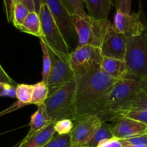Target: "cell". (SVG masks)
Masks as SVG:
<instances>
[{
	"label": "cell",
	"instance_id": "6da1fadb",
	"mask_svg": "<svg viewBox=\"0 0 147 147\" xmlns=\"http://www.w3.org/2000/svg\"><path fill=\"white\" fill-rule=\"evenodd\" d=\"M76 81L75 119L93 115L104 121L107 115L108 96L117 80L108 76L100 69L76 78Z\"/></svg>",
	"mask_w": 147,
	"mask_h": 147
},
{
	"label": "cell",
	"instance_id": "7a4b0ae2",
	"mask_svg": "<svg viewBox=\"0 0 147 147\" xmlns=\"http://www.w3.org/2000/svg\"><path fill=\"white\" fill-rule=\"evenodd\" d=\"M147 81L125 77L117 80L108 99L105 122L115 121L122 117L131 102L146 88Z\"/></svg>",
	"mask_w": 147,
	"mask_h": 147
},
{
	"label": "cell",
	"instance_id": "3957f363",
	"mask_svg": "<svg viewBox=\"0 0 147 147\" xmlns=\"http://www.w3.org/2000/svg\"><path fill=\"white\" fill-rule=\"evenodd\" d=\"M125 61V77L147 81V22L141 34L127 38Z\"/></svg>",
	"mask_w": 147,
	"mask_h": 147
},
{
	"label": "cell",
	"instance_id": "277c9868",
	"mask_svg": "<svg viewBox=\"0 0 147 147\" xmlns=\"http://www.w3.org/2000/svg\"><path fill=\"white\" fill-rule=\"evenodd\" d=\"M76 88L75 80L49 92L44 105L53 121L62 119L74 120L76 118L74 107Z\"/></svg>",
	"mask_w": 147,
	"mask_h": 147
},
{
	"label": "cell",
	"instance_id": "5b68a950",
	"mask_svg": "<svg viewBox=\"0 0 147 147\" xmlns=\"http://www.w3.org/2000/svg\"><path fill=\"white\" fill-rule=\"evenodd\" d=\"M39 17L43 32V38L40 40L44 42L47 47L62 60L69 62L71 49L46 4H42Z\"/></svg>",
	"mask_w": 147,
	"mask_h": 147
},
{
	"label": "cell",
	"instance_id": "8992f818",
	"mask_svg": "<svg viewBox=\"0 0 147 147\" xmlns=\"http://www.w3.org/2000/svg\"><path fill=\"white\" fill-rule=\"evenodd\" d=\"M72 19L77 37L76 47L92 46L99 48L105 30L110 23V20H86L77 16H72Z\"/></svg>",
	"mask_w": 147,
	"mask_h": 147
},
{
	"label": "cell",
	"instance_id": "52a82bcc",
	"mask_svg": "<svg viewBox=\"0 0 147 147\" xmlns=\"http://www.w3.org/2000/svg\"><path fill=\"white\" fill-rule=\"evenodd\" d=\"M102 56L99 47H76L69 55V63L76 78L101 69Z\"/></svg>",
	"mask_w": 147,
	"mask_h": 147
},
{
	"label": "cell",
	"instance_id": "ba28073f",
	"mask_svg": "<svg viewBox=\"0 0 147 147\" xmlns=\"http://www.w3.org/2000/svg\"><path fill=\"white\" fill-rule=\"evenodd\" d=\"M74 121L70 133L71 147H86L102 121L93 115L82 116Z\"/></svg>",
	"mask_w": 147,
	"mask_h": 147
},
{
	"label": "cell",
	"instance_id": "9c48e42d",
	"mask_svg": "<svg viewBox=\"0 0 147 147\" xmlns=\"http://www.w3.org/2000/svg\"><path fill=\"white\" fill-rule=\"evenodd\" d=\"M41 1L42 4L48 6L50 14L71 49V45L74 42L76 37L72 16L68 12L60 0H41Z\"/></svg>",
	"mask_w": 147,
	"mask_h": 147
},
{
	"label": "cell",
	"instance_id": "30bf717a",
	"mask_svg": "<svg viewBox=\"0 0 147 147\" xmlns=\"http://www.w3.org/2000/svg\"><path fill=\"white\" fill-rule=\"evenodd\" d=\"M127 38L117 31L111 22L108 24L101 42L100 50L102 57L125 60Z\"/></svg>",
	"mask_w": 147,
	"mask_h": 147
},
{
	"label": "cell",
	"instance_id": "8fae6325",
	"mask_svg": "<svg viewBox=\"0 0 147 147\" xmlns=\"http://www.w3.org/2000/svg\"><path fill=\"white\" fill-rule=\"evenodd\" d=\"M146 24V20L141 9L138 12H131L130 14L116 10L114 17V27L126 38L141 34L145 30Z\"/></svg>",
	"mask_w": 147,
	"mask_h": 147
},
{
	"label": "cell",
	"instance_id": "7c38bea8",
	"mask_svg": "<svg viewBox=\"0 0 147 147\" xmlns=\"http://www.w3.org/2000/svg\"><path fill=\"white\" fill-rule=\"evenodd\" d=\"M48 50L51 60V67L46 84L50 92L75 80L76 76L69 62L62 60L49 48Z\"/></svg>",
	"mask_w": 147,
	"mask_h": 147
},
{
	"label": "cell",
	"instance_id": "4fadbf2b",
	"mask_svg": "<svg viewBox=\"0 0 147 147\" xmlns=\"http://www.w3.org/2000/svg\"><path fill=\"white\" fill-rule=\"evenodd\" d=\"M146 131L147 126L145 124L126 116L117 119L112 126L113 136L120 140L145 134Z\"/></svg>",
	"mask_w": 147,
	"mask_h": 147
},
{
	"label": "cell",
	"instance_id": "5bb4252c",
	"mask_svg": "<svg viewBox=\"0 0 147 147\" xmlns=\"http://www.w3.org/2000/svg\"><path fill=\"white\" fill-rule=\"evenodd\" d=\"M54 123L51 122L46 128L30 135H26L18 147H43L54 136Z\"/></svg>",
	"mask_w": 147,
	"mask_h": 147
},
{
	"label": "cell",
	"instance_id": "9a60e30c",
	"mask_svg": "<svg viewBox=\"0 0 147 147\" xmlns=\"http://www.w3.org/2000/svg\"><path fill=\"white\" fill-rule=\"evenodd\" d=\"M101 70L108 76L115 80L123 78L127 75L126 63L125 60L102 57Z\"/></svg>",
	"mask_w": 147,
	"mask_h": 147
},
{
	"label": "cell",
	"instance_id": "2e32d148",
	"mask_svg": "<svg viewBox=\"0 0 147 147\" xmlns=\"http://www.w3.org/2000/svg\"><path fill=\"white\" fill-rule=\"evenodd\" d=\"M89 17L95 20H108L112 0H84Z\"/></svg>",
	"mask_w": 147,
	"mask_h": 147
},
{
	"label": "cell",
	"instance_id": "e0dca14e",
	"mask_svg": "<svg viewBox=\"0 0 147 147\" xmlns=\"http://www.w3.org/2000/svg\"><path fill=\"white\" fill-rule=\"evenodd\" d=\"M53 122L51 118L48 114L44 103L37 106V109L30 118V130L27 135L33 134L46 128L48 124Z\"/></svg>",
	"mask_w": 147,
	"mask_h": 147
},
{
	"label": "cell",
	"instance_id": "ac0fdd59",
	"mask_svg": "<svg viewBox=\"0 0 147 147\" xmlns=\"http://www.w3.org/2000/svg\"><path fill=\"white\" fill-rule=\"evenodd\" d=\"M19 30L26 34L39 37L41 40L43 38V32L39 14L35 11H30Z\"/></svg>",
	"mask_w": 147,
	"mask_h": 147
},
{
	"label": "cell",
	"instance_id": "d6986e66",
	"mask_svg": "<svg viewBox=\"0 0 147 147\" xmlns=\"http://www.w3.org/2000/svg\"><path fill=\"white\" fill-rule=\"evenodd\" d=\"M114 137L112 131V126L108 122L102 121L94 136L86 147H97L101 142Z\"/></svg>",
	"mask_w": 147,
	"mask_h": 147
},
{
	"label": "cell",
	"instance_id": "ffe728a7",
	"mask_svg": "<svg viewBox=\"0 0 147 147\" xmlns=\"http://www.w3.org/2000/svg\"><path fill=\"white\" fill-rule=\"evenodd\" d=\"M71 16H77L89 20L90 17L85 12L84 0H60Z\"/></svg>",
	"mask_w": 147,
	"mask_h": 147
},
{
	"label": "cell",
	"instance_id": "44dd1931",
	"mask_svg": "<svg viewBox=\"0 0 147 147\" xmlns=\"http://www.w3.org/2000/svg\"><path fill=\"white\" fill-rule=\"evenodd\" d=\"M33 87L31 104L39 106L44 103L49 94V88L47 84L45 82L41 81L33 85Z\"/></svg>",
	"mask_w": 147,
	"mask_h": 147
},
{
	"label": "cell",
	"instance_id": "7402d4cb",
	"mask_svg": "<svg viewBox=\"0 0 147 147\" xmlns=\"http://www.w3.org/2000/svg\"><path fill=\"white\" fill-rule=\"evenodd\" d=\"M33 88V85L24 84V83L17 85L16 98L18 100V102L24 106L31 104Z\"/></svg>",
	"mask_w": 147,
	"mask_h": 147
},
{
	"label": "cell",
	"instance_id": "603a6c76",
	"mask_svg": "<svg viewBox=\"0 0 147 147\" xmlns=\"http://www.w3.org/2000/svg\"><path fill=\"white\" fill-rule=\"evenodd\" d=\"M29 13H30V11L24 4L20 2L16 3L14 7V10H13V17L12 21L13 25L19 30V28L21 27V25L25 20Z\"/></svg>",
	"mask_w": 147,
	"mask_h": 147
},
{
	"label": "cell",
	"instance_id": "cb8c5ba5",
	"mask_svg": "<svg viewBox=\"0 0 147 147\" xmlns=\"http://www.w3.org/2000/svg\"><path fill=\"white\" fill-rule=\"evenodd\" d=\"M139 110H147V86L146 88L141 91L128 105L123 116L127 112L131 111Z\"/></svg>",
	"mask_w": 147,
	"mask_h": 147
},
{
	"label": "cell",
	"instance_id": "d4e9b609",
	"mask_svg": "<svg viewBox=\"0 0 147 147\" xmlns=\"http://www.w3.org/2000/svg\"><path fill=\"white\" fill-rule=\"evenodd\" d=\"M40 45L43 53V71H42V81L46 83L48 78L49 73L50 71L51 67V60H50V53H49L48 48L46 43L42 40H40Z\"/></svg>",
	"mask_w": 147,
	"mask_h": 147
},
{
	"label": "cell",
	"instance_id": "484cf974",
	"mask_svg": "<svg viewBox=\"0 0 147 147\" xmlns=\"http://www.w3.org/2000/svg\"><path fill=\"white\" fill-rule=\"evenodd\" d=\"M74 127L73 120L70 119H62L55 121L54 130L58 135L70 134Z\"/></svg>",
	"mask_w": 147,
	"mask_h": 147
},
{
	"label": "cell",
	"instance_id": "4316f807",
	"mask_svg": "<svg viewBox=\"0 0 147 147\" xmlns=\"http://www.w3.org/2000/svg\"><path fill=\"white\" fill-rule=\"evenodd\" d=\"M43 147H71L70 134L54 135Z\"/></svg>",
	"mask_w": 147,
	"mask_h": 147
},
{
	"label": "cell",
	"instance_id": "83f0119b",
	"mask_svg": "<svg viewBox=\"0 0 147 147\" xmlns=\"http://www.w3.org/2000/svg\"><path fill=\"white\" fill-rule=\"evenodd\" d=\"M123 116L138 121L147 126V110L131 111L127 112Z\"/></svg>",
	"mask_w": 147,
	"mask_h": 147
},
{
	"label": "cell",
	"instance_id": "f1b7e54d",
	"mask_svg": "<svg viewBox=\"0 0 147 147\" xmlns=\"http://www.w3.org/2000/svg\"><path fill=\"white\" fill-rule=\"evenodd\" d=\"M0 97L16 98V87L9 83L0 82Z\"/></svg>",
	"mask_w": 147,
	"mask_h": 147
},
{
	"label": "cell",
	"instance_id": "f546056e",
	"mask_svg": "<svg viewBox=\"0 0 147 147\" xmlns=\"http://www.w3.org/2000/svg\"><path fill=\"white\" fill-rule=\"evenodd\" d=\"M123 144H128L133 145H146L147 146V134L139 135V136H134V137L129 138V139L121 140Z\"/></svg>",
	"mask_w": 147,
	"mask_h": 147
},
{
	"label": "cell",
	"instance_id": "4dcf8cb0",
	"mask_svg": "<svg viewBox=\"0 0 147 147\" xmlns=\"http://www.w3.org/2000/svg\"><path fill=\"white\" fill-rule=\"evenodd\" d=\"M115 5L116 10L127 14L131 13V0H115Z\"/></svg>",
	"mask_w": 147,
	"mask_h": 147
},
{
	"label": "cell",
	"instance_id": "1f68e13d",
	"mask_svg": "<svg viewBox=\"0 0 147 147\" xmlns=\"http://www.w3.org/2000/svg\"><path fill=\"white\" fill-rule=\"evenodd\" d=\"M14 0H4V11H5L6 17L9 23L12 22L13 17V10L14 7Z\"/></svg>",
	"mask_w": 147,
	"mask_h": 147
},
{
	"label": "cell",
	"instance_id": "d6a6232c",
	"mask_svg": "<svg viewBox=\"0 0 147 147\" xmlns=\"http://www.w3.org/2000/svg\"><path fill=\"white\" fill-rule=\"evenodd\" d=\"M97 147H122V142L120 139L112 137L101 142Z\"/></svg>",
	"mask_w": 147,
	"mask_h": 147
},
{
	"label": "cell",
	"instance_id": "836d02e7",
	"mask_svg": "<svg viewBox=\"0 0 147 147\" xmlns=\"http://www.w3.org/2000/svg\"><path fill=\"white\" fill-rule=\"evenodd\" d=\"M0 82L1 83H9V84L13 85V86L15 85V82L9 76V75L4 70L1 64H0Z\"/></svg>",
	"mask_w": 147,
	"mask_h": 147
},
{
	"label": "cell",
	"instance_id": "e575fe53",
	"mask_svg": "<svg viewBox=\"0 0 147 147\" xmlns=\"http://www.w3.org/2000/svg\"><path fill=\"white\" fill-rule=\"evenodd\" d=\"M17 2H20L24 4L30 11H35L34 4L33 0H17Z\"/></svg>",
	"mask_w": 147,
	"mask_h": 147
},
{
	"label": "cell",
	"instance_id": "d590c367",
	"mask_svg": "<svg viewBox=\"0 0 147 147\" xmlns=\"http://www.w3.org/2000/svg\"><path fill=\"white\" fill-rule=\"evenodd\" d=\"M33 4H34L35 11L39 14L40 7H41V5H42L41 0H33Z\"/></svg>",
	"mask_w": 147,
	"mask_h": 147
},
{
	"label": "cell",
	"instance_id": "8d00e7d4",
	"mask_svg": "<svg viewBox=\"0 0 147 147\" xmlns=\"http://www.w3.org/2000/svg\"><path fill=\"white\" fill-rule=\"evenodd\" d=\"M122 147H147L146 145H133L122 143Z\"/></svg>",
	"mask_w": 147,
	"mask_h": 147
},
{
	"label": "cell",
	"instance_id": "74e56055",
	"mask_svg": "<svg viewBox=\"0 0 147 147\" xmlns=\"http://www.w3.org/2000/svg\"><path fill=\"white\" fill-rule=\"evenodd\" d=\"M14 4H15L17 2V0H14Z\"/></svg>",
	"mask_w": 147,
	"mask_h": 147
},
{
	"label": "cell",
	"instance_id": "f35d334b",
	"mask_svg": "<svg viewBox=\"0 0 147 147\" xmlns=\"http://www.w3.org/2000/svg\"><path fill=\"white\" fill-rule=\"evenodd\" d=\"M12 147H16V146H12Z\"/></svg>",
	"mask_w": 147,
	"mask_h": 147
},
{
	"label": "cell",
	"instance_id": "ab89813d",
	"mask_svg": "<svg viewBox=\"0 0 147 147\" xmlns=\"http://www.w3.org/2000/svg\"><path fill=\"white\" fill-rule=\"evenodd\" d=\"M146 134H147V131H146Z\"/></svg>",
	"mask_w": 147,
	"mask_h": 147
}]
</instances>
